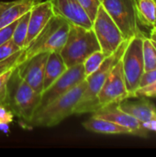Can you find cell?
<instances>
[{
  "instance_id": "1",
  "label": "cell",
  "mask_w": 156,
  "mask_h": 157,
  "mask_svg": "<svg viewBox=\"0 0 156 157\" xmlns=\"http://www.w3.org/2000/svg\"><path fill=\"white\" fill-rule=\"evenodd\" d=\"M86 89V81L85 79L64 95L54 99L48 105L39 108L29 124L34 127L45 128L58 125L63 120L74 114Z\"/></svg>"
},
{
  "instance_id": "2",
  "label": "cell",
  "mask_w": 156,
  "mask_h": 157,
  "mask_svg": "<svg viewBox=\"0 0 156 157\" xmlns=\"http://www.w3.org/2000/svg\"><path fill=\"white\" fill-rule=\"evenodd\" d=\"M70 23L58 15H53L42 30L24 48L18 63L40 52H60L70 29Z\"/></svg>"
},
{
  "instance_id": "3",
  "label": "cell",
  "mask_w": 156,
  "mask_h": 157,
  "mask_svg": "<svg viewBox=\"0 0 156 157\" xmlns=\"http://www.w3.org/2000/svg\"><path fill=\"white\" fill-rule=\"evenodd\" d=\"M40 103V94L24 81L15 66L7 83V108L21 121L29 123Z\"/></svg>"
},
{
  "instance_id": "4",
  "label": "cell",
  "mask_w": 156,
  "mask_h": 157,
  "mask_svg": "<svg viewBox=\"0 0 156 157\" xmlns=\"http://www.w3.org/2000/svg\"><path fill=\"white\" fill-rule=\"evenodd\" d=\"M128 42L129 40H125L113 53L106 57L97 71L86 77V89L77 104L74 114L80 115L85 113H93L98 109V106L97 104V96L112 68L122 58Z\"/></svg>"
},
{
  "instance_id": "5",
  "label": "cell",
  "mask_w": 156,
  "mask_h": 157,
  "mask_svg": "<svg viewBox=\"0 0 156 157\" xmlns=\"http://www.w3.org/2000/svg\"><path fill=\"white\" fill-rule=\"evenodd\" d=\"M100 51V46L93 29L70 25L66 41L60 52L67 67L83 63L93 52Z\"/></svg>"
},
{
  "instance_id": "6",
  "label": "cell",
  "mask_w": 156,
  "mask_h": 157,
  "mask_svg": "<svg viewBox=\"0 0 156 157\" xmlns=\"http://www.w3.org/2000/svg\"><path fill=\"white\" fill-rule=\"evenodd\" d=\"M143 33H142L130 39L121 58L129 98H134L135 91L139 88L140 80L144 73L143 54Z\"/></svg>"
},
{
  "instance_id": "7",
  "label": "cell",
  "mask_w": 156,
  "mask_h": 157,
  "mask_svg": "<svg viewBox=\"0 0 156 157\" xmlns=\"http://www.w3.org/2000/svg\"><path fill=\"white\" fill-rule=\"evenodd\" d=\"M99 2L114 19L125 40L143 33L137 17L136 0H99Z\"/></svg>"
},
{
  "instance_id": "8",
  "label": "cell",
  "mask_w": 156,
  "mask_h": 157,
  "mask_svg": "<svg viewBox=\"0 0 156 157\" xmlns=\"http://www.w3.org/2000/svg\"><path fill=\"white\" fill-rule=\"evenodd\" d=\"M92 29L99 43L100 50L108 56L113 53L125 40L120 28L102 5L97 8Z\"/></svg>"
},
{
  "instance_id": "9",
  "label": "cell",
  "mask_w": 156,
  "mask_h": 157,
  "mask_svg": "<svg viewBox=\"0 0 156 157\" xmlns=\"http://www.w3.org/2000/svg\"><path fill=\"white\" fill-rule=\"evenodd\" d=\"M129 98L121 59L115 64L97 96L98 109Z\"/></svg>"
},
{
  "instance_id": "10",
  "label": "cell",
  "mask_w": 156,
  "mask_h": 157,
  "mask_svg": "<svg viewBox=\"0 0 156 157\" xmlns=\"http://www.w3.org/2000/svg\"><path fill=\"white\" fill-rule=\"evenodd\" d=\"M85 79L86 74L83 63L68 67L67 70L51 86L41 93L39 108H42L54 99L64 95Z\"/></svg>"
},
{
  "instance_id": "11",
  "label": "cell",
  "mask_w": 156,
  "mask_h": 157,
  "mask_svg": "<svg viewBox=\"0 0 156 157\" xmlns=\"http://www.w3.org/2000/svg\"><path fill=\"white\" fill-rule=\"evenodd\" d=\"M49 52H40L19 63L16 67L19 75L37 93L43 91L45 64Z\"/></svg>"
},
{
  "instance_id": "12",
  "label": "cell",
  "mask_w": 156,
  "mask_h": 157,
  "mask_svg": "<svg viewBox=\"0 0 156 157\" xmlns=\"http://www.w3.org/2000/svg\"><path fill=\"white\" fill-rule=\"evenodd\" d=\"M55 15L67 20L70 24L86 29H92L93 22L77 0H48Z\"/></svg>"
},
{
  "instance_id": "13",
  "label": "cell",
  "mask_w": 156,
  "mask_h": 157,
  "mask_svg": "<svg viewBox=\"0 0 156 157\" xmlns=\"http://www.w3.org/2000/svg\"><path fill=\"white\" fill-rule=\"evenodd\" d=\"M93 116L113 121L120 126H123L131 130L133 135L146 136L147 134V131L142 127L141 122L131 115L120 109L118 106V103L110 104L98 109L97 110L93 112Z\"/></svg>"
},
{
  "instance_id": "14",
  "label": "cell",
  "mask_w": 156,
  "mask_h": 157,
  "mask_svg": "<svg viewBox=\"0 0 156 157\" xmlns=\"http://www.w3.org/2000/svg\"><path fill=\"white\" fill-rule=\"evenodd\" d=\"M53 15V9L48 0L41 1L31 8L29 18L25 47L42 30V29L45 27V25L49 22Z\"/></svg>"
},
{
  "instance_id": "15",
  "label": "cell",
  "mask_w": 156,
  "mask_h": 157,
  "mask_svg": "<svg viewBox=\"0 0 156 157\" xmlns=\"http://www.w3.org/2000/svg\"><path fill=\"white\" fill-rule=\"evenodd\" d=\"M41 0H12L0 2V29L21 17Z\"/></svg>"
},
{
  "instance_id": "16",
  "label": "cell",
  "mask_w": 156,
  "mask_h": 157,
  "mask_svg": "<svg viewBox=\"0 0 156 157\" xmlns=\"http://www.w3.org/2000/svg\"><path fill=\"white\" fill-rule=\"evenodd\" d=\"M137 98L139 99L130 100V98H126L119 102L118 106L120 109L137 119L141 123L156 118L155 106L147 98L140 97Z\"/></svg>"
},
{
  "instance_id": "17",
  "label": "cell",
  "mask_w": 156,
  "mask_h": 157,
  "mask_svg": "<svg viewBox=\"0 0 156 157\" xmlns=\"http://www.w3.org/2000/svg\"><path fill=\"white\" fill-rule=\"evenodd\" d=\"M67 68L68 67L66 66L60 52H49L45 64L43 91L51 86L67 70Z\"/></svg>"
},
{
  "instance_id": "18",
  "label": "cell",
  "mask_w": 156,
  "mask_h": 157,
  "mask_svg": "<svg viewBox=\"0 0 156 157\" xmlns=\"http://www.w3.org/2000/svg\"><path fill=\"white\" fill-rule=\"evenodd\" d=\"M83 126L86 131L101 133V134H132V132L123 126L113 121L92 116L90 119L83 122Z\"/></svg>"
},
{
  "instance_id": "19",
  "label": "cell",
  "mask_w": 156,
  "mask_h": 157,
  "mask_svg": "<svg viewBox=\"0 0 156 157\" xmlns=\"http://www.w3.org/2000/svg\"><path fill=\"white\" fill-rule=\"evenodd\" d=\"M136 11L139 24L153 29L156 18L155 0H136Z\"/></svg>"
},
{
  "instance_id": "20",
  "label": "cell",
  "mask_w": 156,
  "mask_h": 157,
  "mask_svg": "<svg viewBox=\"0 0 156 157\" xmlns=\"http://www.w3.org/2000/svg\"><path fill=\"white\" fill-rule=\"evenodd\" d=\"M30 11L24 14L21 17L18 18L17 24L13 32L12 40L20 48L23 49L25 47V41L28 33V25H29V18Z\"/></svg>"
},
{
  "instance_id": "21",
  "label": "cell",
  "mask_w": 156,
  "mask_h": 157,
  "mask_svg": "<svg viewBox=\"0 0 156 157\" xmlns=\"http://www.w3.org/2000/svg\"><path fill=\"white\" fill-rule=\"evenodd\" d=\"M143 54L144 62V72L156 69V50L150 38L143 36Z\"/></svg>"
},
{
  "instance_id": "22",
  "label": "cell",
  "mask_w": 156,
  "mask_h": 157,
  "mask_svg": "<svg viewBox=\"0 0 156 157\" xmlns=\"http://www.w3.org/2000/svg\"><path fill=\"white\" fill-rule=\"evenodd\" d=\"M107 56L108 55H106L101 50L97 51V52H93L92 54H90L83 63L86 77L90 75L91 74H93L95 71H97L99 68V66L101 65V63H103V61L106 59Z\"/></svg>"
},
{
  "instance_id": "23",
  "label": "cell",
  "mask_w": 156,
  "mask_h": 157,
  "mask_svg": "<svg viewBox=\"0 0 156 157\" xmlns=\"http://www.w3.org/2000/svg\"><path fill=\"white\" fill-rule=\"evenodd\" d=\"M14 67L0 74V105L7 107V83Z\"/></svg>"
},
{
  "instance_id": "24",
  "label": "cell",
  "mask_w": 156,
  "mask_h": 157,
  "mask_svg": "<svg viewBox=\"0 0 156 157\" xmlns=\"http://www.w3.org/2000/svg\"><path fill=\"white\" fill-rule=\"evenodd\" d=\"M22 49H20L12 40V39L6 41L5 43L0 45V61H3V60L8 58L9 56H11L15 52H19Z\"/></svg>"
},
{
  "instance_id": "25",
  "label": "cell",
  "mask_w": 156,
  "mask_h": 157,
  "mask_svg": "<svg viewBox=\"0 0 156 157\" xmlns=\"http://www.w3.org/2000/svg\"><path fill=\"white\" fill-rule=\"evenodd\" d=\"M77 1L83 6V8L85 9V11L88 15L89 18L93 22V20L96 17L97 8L100 6L99 0H77Z\"/></svg>"
},
{
  "instance_id": "26",
  "label": "cell",
  "mask_w": 156,
  "mask_h": 157,
  "mask_svg": "<svg viewBox=\"0 0 156 157\" xmlns=\"http://www.w3.org/2000/svg\"><path fill=\"white\" fill-rule=\"evenodd\" d=\"M21 52H22V50L17 52H15L8 58L5 59L3 61H0V74L8 69H11L18 64V58L21 54Z\"/></svg>"
},
{
  "instance_id": "27",
  "label": "cell",
  "mask_w": 156,
  "mask_h": 157,
  "mask_svg": "<svg viewBox=\"0 0 156 157\" xmlns=\"http://www.w3.org/2000/svg\"><path fill=\"white\" fill-rule=\"evenodd\" d=\"M156 98V81L143 87H139L134 94V98Z\"/></svg>"
},
{
  "instance_id": "28",
  "label": "cell",
  "mask_w": 156,
  "mask_h": 157,
  "mask_svg": "<svg viewBox=\"0 0 156 157\" xmlns=\"http://www.w3.org/2000/svg\"><path fill=\"white\" fill-rule=\"evenodd\" d=\"M17 21H18V19L16 20L15 22L0 29V45L12 39L13 32L15 30L17 24Z\"/></svg>"
},
{
  "instance_id": "29",
  "label": "cell",
  "mask_w": 156,
  "mask_h": 157,
  "mask_svg": "<svg viewBox=\"0 0 156 157\" xmlns=\"http://www.w3.org/2000/svg\"><path fill=\"white\" fill-rule=\"evenodd\" d=\"M14 114L6 106L0 105V125L8 124L13 121Z\"/></svg>"
},
{
  "instance_id": "30",
  "label": "cell",
  "mask_w": 156,
  "mask_h": 157,
  "mask_svg": "<svg viewBox=\"0 0 156 157\" xmlns=\"http://www.w3.org/2000/svg\"><path fill=\"white\" fill-rule=\"evenodd\" d=\"M156 81V69L144 72L143 75H142V78L140 80V85L139 87H143L145 86H148Z\"/></svg>"
},
{
  "instance_id": "31",
  "label": "cell",
  "mask_w": 156,
  "mask_h": 157,
  "mask_svg": "<svg viewBox=\"0 0 156 157\" xmlns=\"http://www.w3.org/2000/svg\"><path fill=\"white\" fill-rule=\"evenodd\" d=\"M142 127L146 130V131H152V132H156V118H154L150 121L142 122Z\"/></svg>"
},
{
  "instance_id": "32",
  "label": "cell",
  "mask_w": 156,
  "mask_h": 157,
  "mask_svg": "<svg viewBox=\"0 0 156 157\" xmlns=\"http://www.w3.org/2000/svg\"><path fill=\"white\" fill-rule=\"evenodd\" d=\"M150 39L156 41V29H152L151 33H150Z\"/></svg>"
},
{
  "instance_id": "33",
  "label": "cell",
  "mask_w": 156,
  "mask_h": 157,
  "mask_svg": "<svg viewBox=\"0 0 156 157\" xmlns=\"http://www.w3.org/2000/svg\"><path fill=\"white\" fill-rule=\"evenodd\" d=\"M152 41H153V44H154V48H155V50H156V41L153 40H152Z\"/></svg>"
},
{
  "instance_id": "34",
  "label": "cell",
  "mask_w": 156,
  "mask_h": 157,
  "mask_svg": "<svg viewBox=\"0 0 156 157\" xmlns=\"http://www.w3.org/2000/svg\"><path fill=\"white\" fill-rule=\"evenodd\" d=\"M155 2H156V0H155ZM153 29H156V18H155V22H154V28Z\"/></svg>"
}]
</instances>
